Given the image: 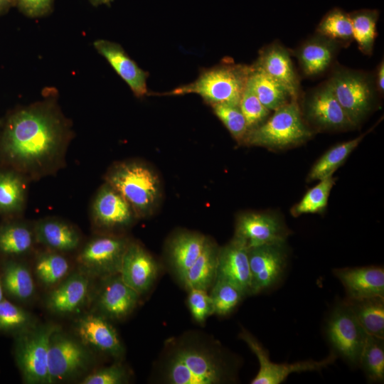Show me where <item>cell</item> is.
I'll use <instances>...</instances> for the list:
<instances>
[{
    "instance_id": "6da1fadb",
    "label": "cell",
    "mask_w": 384,
    "mask_h": 384,
    "mask_svg": "<svg viewBox=\"0 0 384 384\" xmlns=\"http://www.w3.org/2000/svg\"><path fill=\"white\" fill-rule=\"evenodd\" d=\"M16 110L0 137V151L18 172L37 177L60 164L71 137L70 124L50 97Z\"/></svg>"
},
{
    "instance_id": "7a4b0ae2",
    "label": "cell",
    "mask_w": 384,
    "mask_h": 384,
    "mask_svg": "<svg viewBox=\"0 0 384 384\" xmlns=\"http://www.w3.org/2000/svg\"><path fill=\"white\" fill-rule=\"evenodd\" d=\"M236 365L220 348L179 341L169 350L163 367L169 384H219L234 381Z\"/></svg>"
},
{
    "instance_id": "3957f363",
    "label": "cell",
    "mask_w": 384,
    "mask_h": 384,
    "mask_svg": "<svg viewBox=\"0 0 384 384\" xmlns=\"http://www.w3.org/2000/svg\"><path fill=\"white\" fill-rule=\"evenodd\" d=\"M251 71L252 65L225 60L203 70L193 82L176 87L164 95L194 93L212 106L218 104L239 105Z\"/></svg>"
},
{
    "instance_id": "277c9868",
    "label": "cell",
    "mask_w": 384,
    "mask_h": 384,
    "mask_svg": "<svg viewBox=\"0 0 384 384\" xmlns=\"http://www.w3.org/2000/svg\"><path fill=\"white\" fill-rule=\"evenodd\" d=\"M311 136L297 100H292L274 110L261 124L250 129L242 142L251 146L284 149L306 141Z\"/></svg>"
},
{
    "instance_id": "5b68a950",
    "label": "cell",
    "mask_w": 384,
    "mask_h": 384,
    "mask_svg": "<svg viewBox=\"0 0 384 384\" xmlns=\"http://www.w3.org/2000/svg\"><path fill=\"white\" fill-rule=\"evenodd\" d=\"M327 80L351 122L358 125L373 110L376 101L378 92L374 75L337 65Z\"/></svg>"
},
{
    "instance_id": "8992f818",
    "label": "cell",
    "mask_w": 384,
    "mask_h": 384,
    "mask_svg": "<svg viewBox=\"0 0 384 384\" xmlns=\"http://www.w3.org/2000/svg\"><path fill=\"white\" fill-rule=\"evenodd\" d=\"M106 179L107 183L127 201L136 215L141 216L149 213L159 197V181L143 164H118L110 169Z\"/></svg>"
},
{
    "instance_id": "52a82bcc",
    "label": "cell",
    "mask_w": 384,
    "mask_h": 384,
    "mask_svg": "<svg viewBox=\"0 0 384 384\" xmlns=\"http://www.w3.org/2000/svg\"><path fill=\"white\" fill-rule=\"evenodd\" d=\"M327 339L337 357L352 366H358L367 333L357 320L348 301L336 304L326 325Z\"/></svg>"
},
{
    "instance_id": "ba28073f",
    "label": "cell",
    "mask_w": 384,
    "mask_h": 384,
    "mask_svg": "<svg viewBox=\"0 0 384 384\" xmlns=\"http://www.w3.org/2000/svg\"><path fill=\"white\" fill-rule=\"evenodd\" d=\"M58 329V326L52 324L31 326L18 336L16 358L26 383H50L48 347L52 334Z\"/></svg>"
},
{
    "instance_id": "9c48e42d",
    "label": "cell",
    "mask_w": 384,
    "mask_h": 384,
    "mask_svg": "<svg viewBox=\"0 0 384 384\" xmlns=\"http://www.w3.org/2000/svg\"><path fill=\"white\" fill-rule=\"evenodd\" d=\"M250 295L272 289L282 279L288 263L285 242L248 248Z\"/></svg>"
},
{
    "instance_id": "30bf717a",
    "label": "cell",
    "mask_w": 384,
    "mask_h": 384,
    "mask_svg": "<svg viewBox=\"0 0 384 384\" xmlns=\"http://www.w3.org/2000/svg\"><path fill=\"white\" fill-rule=\"evenodd\" d=\"M239 337L244 341L257 356L260 368L252 384H280L293 373L320 371L334 363L337 356L331 353L321 361L306 360L293 363H276L270 361L268 351L259 341L245 329H242Z\"/></svg>"
},
{
    "instance_id": "8fae6325",
    "label": "cell",
    "mask_w": 384,
    "mask_h": 384,
    "mask_svg": "<svg viewBox=\"0 0 384 384\" xmlns=\"http://www.w3.org/2000/svg\"><path fill=\"white\" fill-rule=\"evenodd\" d=\"M90 360L82 343L57 330L52 334L48 347L50 383L65 380L82 372L88 366Z\"/></svg>"
},
{
    "instance_id": "7c38bea8",
    "label": "cell",
    "mask_w": 384,
    "mask_h": 384,
    "mask_svg": "<svg viewBox=\"0 0 384 384\" xmlns=\"http://www.w3.org/2000/svg\"><path fill=\"white\" fill-rule=\"evenodd\" d=\"M128 244L119 237L94 238L80 252L78 262L85 272L95 276L105 278L119 274Z\"/></svg>"
},
{
    "instance_id": "4fadbf2b",
    "label": "cell",
    "mask_w": 384,
    "mask_h": 384,
    "mask_svg": "<svg viewBox=\"0 0 384 384\" xmlns=\"http://www.w3.org/2000/svg\"><path fill=\"white\" fill-rule=\"evenodd\" d=\"M306 119L323 129H346L355 125L336 100L328 80L313 88L304 102Z\"/></svg>"
},
{
    "instance_id": "5bb4252c",
    "label": "cell",
    "mask_w": 384,
    "mask_h": 384,
    "mask_svg": "<svg viewBox=\"0 0 384 384\" xmlns=\"http://www.w3.org/2000/svg\"><path fill=\"white\" fill-rule=\"evenodd\" d=\"M289 234L287 228L275 215L248 213L239 216L234 237L247 248L285 242Z\"/></svg>"
},
{
    "instance_id": "9a60e30c",
    "label": "cell",
    "mask_w": 384,
    "mask_h": 384,
    "mask_svg": "<svg viewBox=\"0 0 384 384\" xmlns=\"http://www.w3.org/2000/svg\"><path fill=\"white\" fill-rule=\"evenodd\" d=\"M290 55V50L280 43L273 42L260 50L252 65L282 84L292 98L297 100L300 90L299 78Z\"/></svg>"
},
{
    "instance_id": "2e32d148",
    "label": "cell",
    "mask_w": 384,
    "mask_h": 384,
    "mask_svg": "<svg viewBox=\"0 0 384 384\" xmlns=\"http://www.w3.org/2000/svg\"><path fill=\"white\" fill-rule=\"evenodd\" d=\"M216 279L229 282L245 295H250L248 248L239 239L233 237L229 243L219 248Z\"/></svg>"
},
{
    "instance_id": "e0dca14e",
    "label": "cell",
    "mask_w": 384,
    "mask_h": 384,
    "mask_svg": "<svg viewBox=\"0 0 384 384\" xmlns=\"http://www.w3.org/2000/svg\"><path fill=\"white\" fill-rule=\"evenodd\" d=\"M157 273L154 258L139 245L129 242L119 273L122 280L141 295L150 289Z\"/></svg>"
},
{
    "instance_id": "ac0fdd59",
    "label": "cell",
    "mask_w": 384,
    "mask_h": 384,
    "mask_svg": "<svg viewBox=\"0 0 384 384\" xmlns=\"http://www.w3.org/2000/svg\"><path fill=\"white\" fill-rule=\"evenodd\" d=\"M333 272L343 284L347 299L384 297V269L381 267H345Z\"/></svg>"
},
{
    "instance_id": "d6986e66",
    "label": "cell",
    "mask_w": 384,
    "mask_h": 384,
    "mask_svg": "<svg viewBox=\"0 0 384 384\" xmlns=\"http://www.w3.org/2000/svg\"><path fill=\"white\" fill-rule=\"evenodd\" d=\"M341 46L316 33L303 41L293 52L306 78L324 74L333 64Z\"/></svg>"
},
{
    "instance_id": "ffe728a7",
    "label": "cell",
    "mask_w": 384,
    "mask_h": 384,
    "mask_svg": "<svg viewBox=\"0 0 384 384\" xmlns=\"http://www.w3.org/2000/svg\"><path fill=\"white\" fill-rule=\"evenodd\" d=\"M93 45L129 85L135 96L142 97L147 94L148 73L129 57L120 45L103 39L95 41Z\"/></svg>"
},
{
    "instance_id": "44dd1931",
    "label": "cell",
    "mask_w": 384,
    "mask_h": 384,
    "mask_svg": "<svg viewBox=\"0 0 384 384\" xmlns=\"http://www.w3.org/2000/svg\"><path fill=\"white\" fill-rule=\"evenodd\" d=\"M95 222L105 228L128 225L134 213L123 196L109 183L103 185L93 203Z\"/></svg>"
},
{
    "instance_id": "7402d4cb",
    "label": "cell",
    "mask_w": 384,
    "mask_h": 384,
    "mask_svg": "<svg viewBox=\"0 0 384 384\" xmlns=\"http://www.w3.org/2000/svg\"><path fill=\"white\" fill-rule=\"evenodd\" d=\"M104 279L97 300L99 309L105 317L124 318L135 308L140 295L122 280L119 274Z\"/></svg>"
},
{
    "instance_id": "603a6c76",
    "label": "cell",
    "mask_w": 384,
    "mask_h": 384,
    "mask_svg": "<svg viewBox=\"0 0 384 384\" xmlns=\"http://www.w3.org/2000/svg\"><path fill=\"white\" fill-rule=\"evenodd\" d=\"M77 334L82 343L111 356L118 358L124 348L114 328L105 316L90 314L77 324Z\"/></svg>"
},
{
    "instance_id": "cb8c5ba5",
    "label": "cell",
    "mask_w": 384,
    "mask_h": 384,
    "mask_svg": "<svg viewBox=\"0 0 384 384\" xmlns=\"http://www.w3.org/2000/svg\"><path fill=\"white\" fill-rule=\"evenodd\" d=\"M88 291V278L82 274H73L50 293L47 306L55 313H73L85 303Z\"/></svg>"
},
{
    "instance_id": "d4e9b609",
    "label": "cell",
    "mask_w": 384,
    "mask_h": 384,
    "mask_svg": "<svg viewBox=\"0 0 384 384\" xmlns=\"http://www.w3.org/2000/svg\"><path fill=\"white\" fill-rule=\"evenodd\" d=\"M38 242L58 252H69L80 243V235L75 228L58 220L46 219L38 222L34 230Z\"/></svg>"
},
{
    "instance_id": "484cf974",
    "label": "cell",
    "mask_w": 384,
    "mask_h": 384,
    "mask_svg": "<svg viewBox=\"0 0 384 384\" xmlns=\"http://www.w3.org/2000/svg\"><path fill=\"white\" fill-rule=\"evenodd\" d=\"M206 238L198 233H184L174 237L169 245V259L176 275L181 279L201 253Z\"/></svg>"
},
{
    "instance_id": "4316f807",
    "label": "cell",
    "mask_w": 384,
    "mask_h": 384,
    "mask_svg": "<svg viewBox=\"0 0 384 384\" xmlns=\"http://www.w3.org/2000/svg\"><path fill=\"white\" fill-rule=\"evenodd\" d=\"M218 251V246L206 238L201 253L181 280L188 290L208 291L212 287L216 279Z\"/></svg>"
},
{
    "instance_id": "83f0119b",
    "label": "cell",
    "mask_w": 384,
    "mask_h": 384,
    "mask_svg": "<svg viewBox=\"0 0 384 384\" xmlns=\"http://www.w3.org/2000/svg\"><path fill=\"white\" fill-rule=\"evenodd\" d=\"M248 81L259 100L270 111H274L293 100L282 84L253 65Z\"/></svg>"
},
{
    "instance_id": "f1b7e54d",
    "label": "cell",
    "mask_w": 384,
    "mask_h": 384,
    "mask_svg": "<svg viewBox=\"0 0 384 384\" xmlns=\"http://www.w3.org/2000/svg\"><path fill=\"white\" fill-rule=\"evenodd\" d=\"M346 300L367 334L384 338V297Z\"/></svg>"
},
{
    "instance_id": "f546056e",
    "label": "cell",
    "mask_w": 384,
    "mask_h": 384,
    "mask_svg": "<svg viewBox=\"0 0 384 384\" xmlns=\"http://www.w3.org/2000/svg\"><path fill=\"white\" fill-rule=\"evenodd\" d=\"M351 20L353 41L361 52L367 55L373 53L377 36L376 25L379 18L377 9H360L349 13Z\"/></svg>"
},
{
    "instance_id": "4dcf8cb0",
    "label": "cell",
    "mask_w": 384,
    "mask_h": 384,
    "mask_svg": "<svg viewBox=\"0 0 384 384\" xmlns=\"http://www.w3.org/2000/svg\"><path fill=\"white\" fill-rule=\"evenodd\" d=\"M316 33L348 47L353 41L351 20L349 14L340 8L329 11L318 24Z\"/></svg>"
},
{
    "instance_id": "1f68e13d",
    "label": "cell",
    "mask_w": 384,
    "mask_h": 384,
    "mask_svg": "<svg viewBox=\"0 0 384 384\" xmlns=\"http://www.w3.org/2000/svg\"><path fill=\"white\" fill-rule=\"evenodd\" d=\"M21 175L14 171H0V213H16L22 209L26 184Z\"/></svg>"
},
{
    "instance_id": "d6a6232c",
    "label": "cell",
    "mask_w": 384,
    "mask_h": 384,
    "mask_svg": "<svg viewBox=\"0 0 384 384\" xmlns=\"http://www.w3.org/2000/svg\"><path fill=\"white\" fill-rule=\"evenodd\" d=\"M365 134L350 141L338 144L326 151L313 166L307 180H321L332 176L334 171L345 161L349 154L358 145Z\"/></svg>"
},
{
    "instance_id": "836d02e7",
    "label": "cell",
    "mask_w": 384,
    "mask_h": 384,
    "mask_svg": "<svg viewBox=\"0 0 384 384\" xmlns=\"http://www.w3.org/2000/svg\"><path fill=\"white\" fill-rule=\"evenodd\" d=\"M358 366L370 382L384 380V338L367 336L363 347Z\"/></svg>"
},
{
    "instance_id": "e575fe53",
    "label": "cell",
    "mask_w": 384,
    "mask_h": 384,
    "mask_svg": "<svg viewBox=\"0 0 384 384\" xmlns=\"http://www.w3.org/2000/svg\"><path fill=\"white\" fill-rule=\"evenodd\" d=\"M34 233L25 224L11 223L0 228V251L20 255L29 251L33 245Z\"/></svg>"
},
{
    "instance_id": "d590c367",
    "label": "cell",
    "mask_w": 384,
    "mask_h": 384,
    "mask_svg": "<svg viewBox=\"0 0 384 384\" xmlns=\"http://www.w3.org/2000/svg\"><path fill=\"white\" fill-rule=\"evenodd\" d=\"M3 284L12 297L26 300L34 293V282L29 270L23 264L9 262L4 270Z\"/></svg>"
},
{
    "instance_id": "8d00e7d4",
    "label": "cell",
    "mask_w": 384,
    "mask_h": 384,
    "mask_svg": "<svg viewBox=\"0 0 384 384\" xmlns=\"http://www.w3.org/2000/svg\"><path fill=\"white\" fill-rule=\"evenodd\" d=\"M213 314L225 316L233 311L245 296L235 285L220 279H215L210 294Z\"/></svg>"
},
{
    "instance_id": "74e56055",
    "label": "cell",
    "mask_w": 384,
    "mask_h": 384,
    "mask_svg": "<svg viewBox=\"0 0 384 384\" xmlns=\"http://www.w3.org/2000/svg\"><path fill=\"white\" fill-rule=\"evenodd\" d=\"M67 259L55 252H45L39 255L36 262L35 272L39 280L50 286L60 282L69 271Z\"/></svg>"
},
{
    "instance_id": "f35d334b",
    "label": "cell",
    "mask_w": 384,
    "mask_h": 384,
    "mask_svg": "<svg viewBox=\"0 0 384 384\" xmlns=\"http://www.w3.org/2000/svg\"><path fill=\"white\" fill-rule=\"evenodd\" d=\"M334 181L332 176L320 180V182L309 190L302 199L292 208V214L297 217L304 213L322 211L327 205Z\"/></svg>"
},
{
    "instance_id": "ab89813d",
    "label": "cell",
    "mask_w": 384,
    "mask_h": 384,
    "mask_svg": "<svg viewBox=\"0 0 384 384\" xmlns=\"http://www.w3.org/2000/svg\"><path fill=\"white\" fill-rule=\"evenodd\" d=\"M212 107L232 136L238 142L243 141L249 129L239 105L218 104Z\"/></svg>"
},
{
    "instance_id": "60d3db41",
    "label": "cell",
    "mask_w": 384,
    "mask_h": 384,
    "mask_svg": "<svg viewBox=\"0 0 384 384\" xmlns=\"http://www.w3.org/2000/svg\"><path fill=\"white\" fill-rule=\"evenodd\" d=\"M239 107L249 130L264 122L270 112L259 100L248 80L241 96Z\"/></svg>"
},
{
    "instance_id": "b9f144b4",
    "label": "cell",
    "mask_w": 384,
    "mask_h": 384,
    "mask_svg": "<svg viewBox=\"0 0 384 384\" xmlns=\"http://www.w3.org/2000/svg\"><path fill=\"white\" fill-rule=\"evenodd\" d=\"M31 320L30 315L19 306L5 299L0 302V329H28Z\"/></svg>"
},
{
    "instance_id": "7bdbcfd3",
    "label": "cell",
    "mask_w": 384,
    "mask_h": 384,
    "mask_svg": "<svg viewBox=\"0 0 384 384\" xmlns=\"http://www.w3.org/2000/svg\"><path fill=\"white\" fill-rule=\"evenodd\" d=\"M188 306L193 319L203 323L213 314L212 300L208 291L199 289L188 290Z\"/></svg>"
},
{
    "instance_id": "ee69618b",
    "label": "cell",
    "mask_w": 384,
    "mask_h": 384,
    "mask_svg": "<svg viewBox=\"0 0 384 384\" xmlns=\"http://www.w3.org/2000/svg\"><path fill=\"white\" fill-rule=\"evenodd\" d=\"M127 374L124 368L114 364L100 368L88 375L81 382L82 384H121L127 380Z\"/></svg>"
},
{
    "instance_id": "f6af8a7d",
    "label": "cell",
    "mask_w": 384,
    "mask_h": 384,
    "mask_svg": "<svg viewBox=\"0 0 384 384\" xmlns=\"http://www.w3.org/2000/svg\"><path fill=\"white\" fill-rule=\"evenodd\" d=\"M53 0H17L16 6L26 16L36 18L48 14Z\"/></svg>"
},
{
    "instance_id": "bcb514c9",
    "label": "cell",
    "mask_w": 384,
    "mask_h": 384,
    "mask_svg": "<svg viewBox=\"0 0 384 384\" xmlns=\"http://www.w3.org/2000/svg\"><path fill=\"white\" fill-rule=\"evenodd\" d=\"M377 90L380 95L384 92V63L383 60L379 63L374 75Z\"/></svg>"
},
{
    "instance_id": "7dc6e473",
    "label": "cell",
    "mask_w": 384,
    "mask_h": 384,
    "mask_svg": "<svg viewBox=\"0 0 384 384\" xmlns=\"http://www.w3.org/2000/svg\"><path fill=\"white\" fill-rule=\"evenodd\" d=\"M17 0H0V15L6 14L11 7L16 6Z\"/></svg>"
},
{
    "instance_id": "c3c4849f",
    "label": "cell",
    "mask_w": 384,
    "mask_h": 384,
    "mask_svg": "<svg viewBox=\"0 0 384 384\" xmlns=\"http://www.w3.org/2000/svg\"><path fill=\"white\" fill-rule=\"evenodd\" d=\"M90 2L95 5H101V4H110L113 0H90Z\"/></svg>"
},
{
    "instance_id": "681fc988",
    "label": "cell",
    "mask_w": 384,
    "mask_h": 384,
    "mask_svg": "<svg viewBox=\"0 0 384 384\" xmlns=\"http://www.w3.org/2000/svg\"><path fill=\"white\" fill-rule=\"evenodd\" d=\"M4 299V296H3V287H2V282H1V277H0V302Z\"/></svg>"
},
{
    "instance_id": "f907efd6",
    "label": "cell",
    "mask_w": 384,
    "mask_h": 384,
    "mask_svg": "<svg viewBox=\"0 0 384 384\" xmlns=\"http://www.w3.org/2000/svg\"><path fill=\"white\" fill-rule=\"evenodd\" d=\"M1 120H0V125H1Z\"/></svg>"
}]
</instances>
